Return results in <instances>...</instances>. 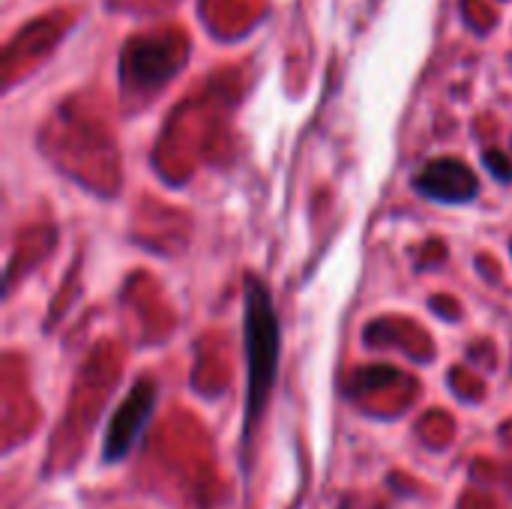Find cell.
I'll return each mask as SVG.
<instances>
[{
	"mask_svg": "<svg viewBox=\"0 0 512 509\" xmlns=\"http://www.w3.org/2000/svg\"><path fill=\"white\" fill-rule=\"evenodd\" d=\"M243 339H246V363H249V387H246V441L252 438L255 420L264 414L276 372H279V318L270 297V288L246 276L243 294Z\"/></svg>",
	"mask_w": 512,
	"mask_h": 509,
	"instance_id": "obj_1",
	"label": "cell"
},
{
	"mask_svg": "<svg viewBox=\"0 0 512 509\" xmlns=\"http://www.w3.org/2000/svg\"><path fill=\"white\" fill-rule=\"evenodd\" d=\"M153 408H156V387L153 381H138L126 399L117 405L111 423H108V432H105V444H102V459L111 465V462H120L129 456V450L141 441L150 417H153Z\"/></svg>",
	"mask_w": 512,
	"mask_h": 509,
	"instance_id": "obj_2",
	"label": "cell"
},
{
	"mask_svg": "<svg viewBox=\"0 0 512 509\" xmlns=\"http://www.w3.org/2000/svg\"><path fill=\"white\" fill-rule=\"evenodd\" d=\"M414 186L420 195H426L432 201H444V204L459 201L462 204L477 195L480 180L462 159H432L420 168V174L414 177Z\"/></svg>",
	"mask_w": 512,
	"mask_h": 509,
	"instance_id": "obj_3",
	"label": "cell"
},
{
	"mask_svg": "<svg viewBox=\"0 0 512 509\" xmlns=\"http://www.w3.org/2000/svg\"><path fill=\"white\" fill-rule=\"evenodd\" d=\"M486 165L492 168V174L498 177V180H512V165L507 156H501L498 150H489L486 153Z\"/></svg>",
	"mask_w": 512,
	"mask_h": 509,
	"instance_id": "obj_4",
	"label": "cell"
}]
</instances>
